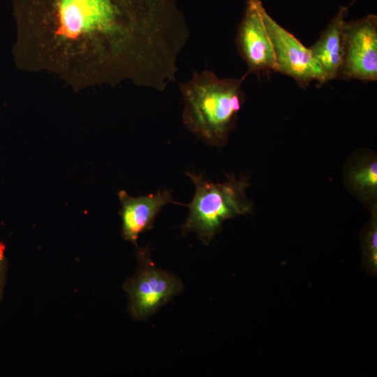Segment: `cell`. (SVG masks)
Returning a JSON list of instances; mask_svg holds the SVG:
<instances>
[{"label": "cell", "mask_w": 377, "mask_h": 377, "mask_svg": "<svg viewBox=\"0 0 377 377\" xmlns=\"http://www.w3.org/2000/svg\"><path fill=\"white\" fill-rule=\"evenodd\" d=\"M8 261L5 244L0 240V304L1 303L6 286Z\"/></svg>", "instance_id": "obj_10"}, {"label": "cell", "mask_w": 377, "mask_h": 377, "mask_svg": "<svg viewBox=\"0 0 377 377\" xmlns=\"http://www.w3.org/2000/svg\"><path fill=\"white\" fill-rule=\"evenodd\" d=\"M371 241H370V249H371V259L373 265L376 266L377 263V232L376 228L373 230L371 235Z\"/></svg>", "instance_id": "obj_11"}, {"label": "cell", "mask_w": 377, "mask_h": 377, "mask_svg": "<svg viewBox=\"0 0 377 377\" xmlns=\"http://www.w3.org/2000/svg\"><path fill=\"white\" fill-rule=\"evenodd\" d=\"M338 77L362 82L377 80V16L345 22L343 57Z\"/></svg>", "instance_id": "obj_4"}, {"label": "cell", "mask_w": 377, "mask_h": 377, "mask_svg": "<svg viewBox=\"0 0 377 377\" xmlns=\"http://www.w3.org/2000/svg\"><path fill=\"white\" fill-rule=\"evenodd\" d=\"M341 6L316 42L309 48L320 66L325 82L338 77L343 57V29L349 7Z\"/></svg>", "instance_id": "obj_8"}, {"label": "cell", "mask_w": 377, "mask_h": 377, "mask_svg": "<svg viewBox=\"0 0 377 377\" xmlns=\"http://www.w3.org/2000/svg\"><path fill=\"white\" fill-rule=\"evenodd\" d=\"M263 17L274 54L276 71L292 77L301 87L312 81L325 83L324 73L309 48L279 25L265 9Z\"/></svg>", "instance_id": "obj_5"}, {"label": "cell", "mask_w": 377, "mask_h": 377, "mask_svg": "<svg viewBox=\"0 0 377 377\" xmlns=\"http://www.w3.org/2000/svg\"><path fill=\"white\" fill-rule=\"evenodd\" d=\"M118 196L121 204V235L136 247L140 235L153 228L158 214L165 205L174 203L184 206L174 201L172 191L167 189L138 197L131 196L121 190Z\"/></svg>", "instance_id": "obj_7"}, {"label": "cell", "mask_w": 377, "mask_h": 377, "mask_svg": "<svg viewBox=\"0 0 377 377\" xmlns=\"http://www.w3.org/2000/svg\"><path fill=\"white\" fill-rule=\"evenodd\" d=\"M136 258L135 272L123 287L130 316L135 320H145L181 293L183 283L175 274L156 267L148 246H138Z\"/></svg>", "instance_id": "obj_3"}, {"label": "cell", "mask_w": 377, "mask_h": 377, "mask_svg": "<svg viewBox=\"0 0 377 377\" xmlns=\"http://www.w3.org/2000/svg\"><path fill=\"white\" fill-rule=\"evenodd\" d=\"M264 9L261 0H246L244 14L238 26L235 44L248 67L247 74L276 71L274 54L263 21Z\"/></svg>", "instance_id": "obj_6"}, {"label": "cell", "mask_w": 377, "mask_h": 377, "mask_svg": "<svg viewBox=\"0 0 377 377\" xmlns=\"http://www.w3.org/2000/svg\"><path fill=\"white\" fill-rule=\"evenodd\" d=\"M355 182L361 188H376L377 163H372L369 166L362 168L353 175Z\"/></svg>", "instance_id": "obj_9"}, {"label": "cell", "mask_w": 377, "mask_h": 377, "mask_svg": "<svg viewBox=\"0 0 377 377\" xmlns=\"http://www.w3.org/2000/svg\"><path fill=\"white\" fill-rule=\"evenodd\" d=\"M242 78H220L205 70L179 84L186 128L207 145L226 141L244 101Z\"/></svg>", "instance_id": "obj_1"}, {"label": "cell", "mask_w": 377, "mask_h": 377, "mask_svg": "<svg viewBox=\"0 0 377 377\" xmlns=\"http://www.w3.org/2000/svg\"><path fill=\"white\" fill-rule=\"evenodd\" d=\"M195 186L188 214L181 226L183 235L194 232L205 245L209 244L227 219L251 210L244 190L246 182L229 178L224 183L205 179L202 174L185 173Z\"/></svg>", "instance_id": "obj_2"}]
</instances>
